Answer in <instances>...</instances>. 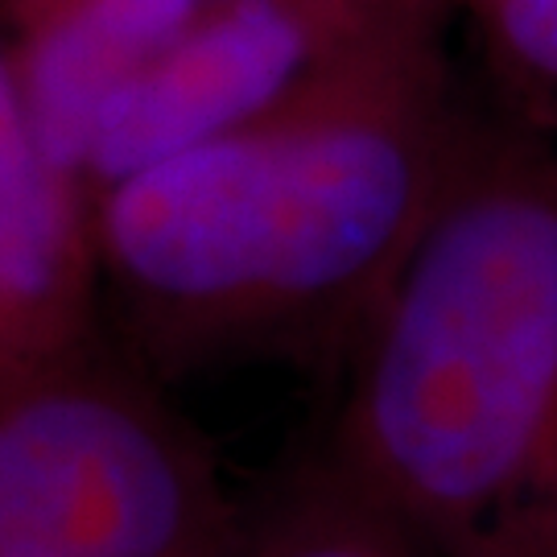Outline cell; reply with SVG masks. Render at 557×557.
<instances>
[{
    "label": "cell",
    "mask_w": 557,
    "mask_h": 557,
    "mask_svg": "<svg viewBox=\"0 0 557 557\" xmlns=\"http://www.w3.org/2000/svg\"><path fill=\"white\" fill-rule=\"evenodd\" d=\"M413 0H227L199 13L120 91L91 145L96 199L153 161L269 112Z\"/></svg>",
    "instance_id": "obj_4"
},
{
    "label": "cell",
    "mask_w": 557,
    "mask_h": 557,
    "mask_svg": "<svg viewBox=\"0 0 557 557\" xmlns=\"http://www.w3.org/2000/svg\"><path fill=\"white\" fill-rule=\"evenodd\" d=\"M450 9L413 0L269 112L91 199L128 356L158 380L347 363L475 128L438 50Z\"/></svg>",
    "instance_id": "obj_1"
},
{
    "label": "cell",
    "mask_w": 557,
    "mask_h": 557,
    "mask_svg": "<svg viewBox=\"0 0 557 557\" xmlns=\"http://www.w3.org/2000/svg\"><path fill=\"white\" fill-rule=\"evenodd\" d=\"M239 557H421L326 446L298 455L248 504Z\"/></svg>",
    "instance_id": "obj_7"
},
{
    "label": "cell",
    "mask_w": 557,
    "mask_h": 557,
    "mask_svg": "<svg viewBox=\"0 0 557 557\" xmlns=\"http://www.w3.org/2000/svg\"><path fill=\"white\" fill-rule=\"evenodd\" d=\"M199 17V0H41L9 62L41 149L83 182L120 91Z\"/></svg>",
    "instance_id": "obj_6"
},
{
    "label": "cell",
    "mask_w": 557,
    "mask_h": 557,
    "mask_svg": "<svg viewBox=\"0 0 557 557\" xmlns=\"http://www.w3.org/2000/svg\"><path fill=\"white\" fill-rule=\"evenodd\" d=\"M91 195L41 149L0 59V393L100 343Z\"/></svg>",
    "instance_id": "obj_5"
},
{
    "label": "cell",
    "mask_w": 557,
    "mask_h": 557,
    "mask_svg": "<svg viewBox=\"0 0 557 557\" xmlns=\"http://www.w3.org/2000/svg\"><path fill=\"white\" fill-rule=\"evenodd\" d=\"M322 446L421 557H557V145L475 116Z\"/></svg>",
    "instance_id": "obj_2"
},
{
    "label": "cell",
    "mask_w": 557,
    "mask_h": 557,
    "mask_svg": "<svg viewBox=\"0 0 557 557\" xmlns=\"http://www.w3.org/2000/svg\"><path fill=\"white\" fill-rule=\"evenodd\" d=\"M496 62L508 116L554 137L557 128V0H467Z\"/></svg>",
    "instance_id": "obj_8"
},
{
    "label": "cell",
    "mask_w": 557,
    "mask_h": 557,
    "mask_svg": "<svg viewBox=\"0 0 557 557\" xmlns=\"http://www.w3.org/2000/svg\"><path fill=\"white\" fill-rule=\"evenodd\" d=\"M248 504L137 356L0 393V557H239Z\"/></svg>",
    "instance_id": "obj_3"
}]
</instances>
